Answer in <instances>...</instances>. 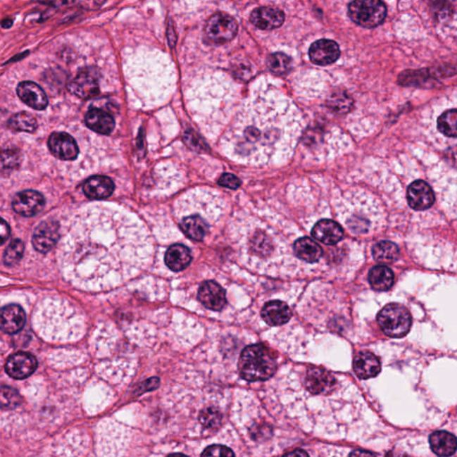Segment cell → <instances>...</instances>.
Returning a JSON list of instances; mask_svg holds the SVG:
<instances>
[{
	"instance_id": "10",
	"label": "cell",
	"mask_w": 457,
	"mask_h": 457,
	"mask_svg": "<svg viewBox=\"0 0 457 457\" xmlns=\"http://www.w3.org/2000/svg\"><path fill=\"white\" fill-rule=\"evenodd\" d=\"M410 208L416 211H425L434 204L435 195L428 183L415 181L410 184L406 193Z\"/></svg>"
},
{
	"instance_id": "11",
	"label": "cell",
	"mask_w": 457,
	"mask_h": 457,
	"mask_svg": "<svg viewBox=\"0 0 457 457\" xmlns=\"http://www.w3.org/2000/svg\"><path fill=\"white\" fill-rule=\"evenodd\" d=\"M6 372L12 378H28L37 368V360L29 353L19 352L10 356L6 363Z\"/></svg>"
},
{
	"instance_id": "43",
	"label": "cell",
	"mask_w": 457,
	"mask_h": 457,
	"mask_svg": "<svg viewBox=\"0 0 457 457\" xmlns=\"http://www.w3.org/2000/svg\"><path fill=\"white\" fill-rule=\"evenodd\" d=\"M287 456H308V453L303 452V451H296V452H292L288 453Z\"/></svg>"
},
{
	"instance_id": "8",
	"label": "cell",
	"mask_w": 457,
	"mask_h": 457,
	"mask_svg": "<svg viewBox=\"0 0 457 457\" xmlns=\"http://www.w3.org/2000/svg\"><path fill=\"white\" fill-rule=\"evenodd\" d=\"M45 199L41 193L35 190L19 192L13 199V209L16 213L25 218L38 215L44 208Z\"/></svg>"
},
{
	"instance_id": "18",
	"label": "cell",
	"mask_w": 457,
	"mask_h": 457,
	"mask_svg": "<svg viewBox=\"0 0 457 457\" xmlns=\"http://www.w3.org/2000/svg\"><path fill=\"white\" fill-rule=\"evenodd\" d=\"M19 98L26 105L36 110H43L49 104L46 93L38 84L32 82H23L18 87Z\"/></svg>"
},
{
	"instance_id": "37",
	"label": "cell",
	"mask_w": 457,
	"mask_h": 457,
	"mask_svg": "<svg viewBox=\"0 0 457 457\" xmlns=\"http://www.w3.org/2000/svg\"><path fill=\"white\" fill-rule=\"evenodd\" d=\"M453 3V0H432V8L440 18H445L452 14Z\"/></svg>"
},
{
	"instance_id": "5",
	"label": "cell",
	"mask_w": 457,
	"mask_h": 457,
	"mask_svg": "<svg viewBox=\"0 0 457 457\" xmlns=\"http://www.w3.org/2000/svg\"><path fill=\"white\" fill-rule=\"evenodd\" d=\"M206 32L213 42H231L238 33V23L231 15L219 13L206 23Z\"/></svg>"
},
{
	"instance_id": "2",
	"label": "cell",
	"mask_w": 457,
	"mask_h": 457,
	"mask_svg": "<svg viewBox=\"0 0 457 457\" xmlns=\"http://www.w3.org/2000/svg\"><path fill=\"white\" fill-rule=\"evenodd\" d=\"M239 372L248 382L271 378L277 370V361L271 350L262 344L246 346L239 360Z\"/></svg>"
},
{
	"instance_id": "19",
	"label": "cell",
	"mask_w": 457,
	"mask_h": 457,
	"mask_svg": "<svg viewBox=\"0 0 457 457\" xmlns=\"http://www.w3.org/2000/svg\"><path fill=\"white\" fill-rule=\"evenodd\" d=\"M382 369L378 358L371 352H360L353 359V370L360 379L375 378Z\"/></svg>"
},
{
	"instance_id": "26",
	"label": "cell",
	"mask_w": 457,
	"mask_h": 457,
	"mask_svg": "<svg viewBox=\"0 0 457 457\" xmlns=\"http://www.w3.org/2000/svg\"><path fill=\"white\" fill-rule=\"evenodd\" d=\"M294 251L298 258L308 263L319 261L323 256L321 246L308 237H303V238L296 240L294 244Z\"/></svg>"
},
{
	"instance_id": "32",
	"label": "cell",
	"mask_w": 457,
	"mask_h": 457,
	"mask_svg": "<svg viewBox=\"0 0 457 457\" xmlns=\"http://www.w3.org/2000/svg\"><path fill=\"white\" fill-rule=\"evenodd\" d=\"M292 60L283 53H275L269 56L268 66L272 73L277 75H285L292 68Z\"/></svg>"
},
{
	"instance_id": "41",
	"label": "cell",
	"mask_w": 457,
	"mask_h": 457,
	"mask_svg": "<svg viewBox=\"0 0 457 457\" xmlns=\"http://www.w3.org/2000/svg\"><path fill=\"white\" fill-rule=\"evenodd\" d=\"M39 1L46 3V4L58 6L66 4V3L68 2V0H39Z\"/></svg>"
},
{
	"instance_id": "30",
	"label": "cell",
	"mask_w": 457,
	"mask_h": 457,
	"mask_svg": "<svg viewBox=\"0 0 457 457\" xmlns=\"http://www.w3.org/2000/svg\"><path fill=\"white\" fill-rule=\"evenodd\" d=\"M8 126L16 132H33L36 131L38 123L31 113L21 112L15 113L10 118Z\"/></svg>"
},
{
	"instance_id": "31",
	"label": "cell",
	"mask_w": 457,
	"mask_h": 457,
	"mask_svg": "<svg viewBox=\"0 0 457 457\" xmlns=\"http://www.w3.org/2000/svg\"><path fill=\"white\" fill-rule=\"evenodd\" d=\"M22 162V156L18 150L5 149L0 150V171L9 173L18 168Z\"/></svg>"
},
{
	"instance_id": "12",
	"label": "cell",
	"mask_w": 457,
	"mask_h": 457,
	"mask_svg": "<svg viewBox=\"0 0 457 457\" xmlns=\"http://www.w3.org/2000/svg\"><path fill=\"white\" fill-rule=\"evenodd\" d=\"M340 56L339 46L331 39H320L310 46L309 56L313 63L328 65L337 61Z\"/></svg>"
},
{
	"instance_id": "15",
	"label": "cell",
	"mask_w": 457,
	"mask_h": 457,
	"mask_svg": "<svg viewBox=\"0 0 457 457\" xmlns=\"http://www.w3.org/2000/svg\"><path fill=\"white\" fill-rule=\"evenodd\" d=\"M70 92L81 99H91L99 93V82L89 72L79 73L75 78L68 82Z\"/></svg>"
},
{
	"instance_id": "4",
	"label": "cell",
	"mask_w": 457,
	"mask_h": 457,
	"mask_svg": "<svg viewBox=\"0 0 457 457\" xmlns=\"http://www.w3.org/2000/svg\"><path fill=\"white\" fill-rule=\"evenodd\" d=\"M349 14L353 22L371 29L384 22L387 8L382 0H353L350 3Z\"/></svg>"
},
{
	"instance_id": "38",
	"label": "cell",
	"mask_w": 457,
	"mask_h": 457,
	"mask_svg": "<svg viewBox=\"0 0 457 457\" xmlns=\"http://www.w3.org/2000/svg\"><path fill=\"white\" fill-rule=\"evenodd\" d=\"M235 453L232 449L225 446L213 445L205 449L201 456H234Z\"/></svg>"
},
{
	"instance_id": "27",
	"label": "cell",
	"mask_w": 457,
	"mask_h": 457,
	"mask_svg": "<svg viewBox=\"0 0 457 457\" xmlns=\"http://www.w3.org/2000/svg\"><path fill=\"white\" fill-rule=\"evenodd\" d=\"M369 282L377 292H387L394 283V275L386 265H377L370 271Z\"/></svg>"
},
{
	"instance_id": "17",
	"label": "cell",
	"mask_w": 457,
	"mask_h": 457,
	"mask_svg": "<svg viewBox=\"0 0 457 457\" xmlns=\"http://www.w3.org/2000/svg\"><path fill=\"white\" fill-rule=\"evenodd\" d=\"M343 235L342 227L329 219L321 220L312 230L313 238L325 245H336L342 239Z\"/></svg>"
},
{
	"instance_id": "42",
	"label": "cell",
	"mask_w": 457,
	"mask_h": 457,
	"mask_svg": "<svg viewBox=\"0 0 457 457\" xmlns=\"http://www.w3.org/2000/svg\"><path fill=\"white\" fill-rule=\"evenodd\" d=\"M2 27L10 28L13 25L12 20H4L1 23Z\"/></svg>"
},
{
	"instance_id": "28",
	"label": "cell",
	"mask_w": 457,
	"mask_h": 457,
	"mask_svg": "<svg viewBox=\"0 0 457 457\" xmlns=\"http://www.w3.org/2000/svg\"><path fill=\"white\" fill-rule=\"evenodd\" d=\"M373 256L378 263H392L399 258V246L389 240H383L373 246Z\"/></svg>"
},
{
	"instance_id": "9",
	"label": "cell",
	"mask_w": 457,
	"mask_h": 457,
	"mask_svg": "<svg viewBox=\"0 0 457 457\" xmlns=\"http://www.w3.org/2000/svg\"><path fill=\"white\" fill-rule=\"evenodd\" d=\"M49 148L52 154L63 161L77 158L79 148L75 139L66 132H54L49 137Z\"/></svg>"
},
{
	"instance_id": "23",
	"label": "cell",
	"mask_w": 457,
	"mask_h": 457,
	"mask_svg": "<svg viewBox=\"0 0 457 457\" xmlns=\"http://www.w3.org/2000/svg\"><path fill=\"white\" fill-rule=\"evenodd\" d=\"M85 123L89 129L101 134H109L115 128V120L108 112L92 108L85 115Z\"/></svg>"
},
{
	"instance_id": "33",
	"label": "cell",
	"mask_w": 457,
	"mask_h": 457,
	"mask_svg": "<svg viewBox=\"0 0 457 457\" xmlns=\"http://www.w3.org/2000/svg\"><path fill=\"white\" fill-rule=\"evenodd\" d=\"M457 111L456 109L449 110L439 116L438 129L444 135L456 138V137Z\"/></svg>"
},
{
	"instance_id": "39",
	"label": "cell",
	"mask_w": 457,
	"mask_h": 457,
	"mask_svg": "<svg viewBox=\"0 0 457 457\" xmlns=\"http://www.w3.org/2000/svg\"><path fill=\"white\" fill-rule=\"evenodd\" d=\"M219 184L226 188L236 189L240 186V181L238 177L231 175V173H225L219 180Z\"/></svg>"
},
{
	"instance_id": "22",
	"label": "cell",
	"mask_w": 457,
	"mask_h": 457,
	"mask_svg": "<svg viewBox=\"0 0 457 457\" xmlns=\"http://www.w3.org/2000/svg\"><path fill=\"white\" fill-rule=\"evenodd\" d=\"M115 184L106 176H93L83 186L85 195L92 199H103L111 196Z\"/></svg>"
},
{
	"instance_id": "29",
	"label": "cell",
	"mask_w": 457,
	"mask_h": 457,
	"mask_svg": "<svg viewBox=\"0 0 457 457\" xmlns=\"http://www.w3.org/2000/svg\"><path fill=\"white\" fill-rule=\"evenodd\" d=\"M327 106L332 111L339 113V115H343L352 109L353 99L346 92H336L329 96L327 100Z\"/></svg>"
},
{
	"instance_id": "14",
	"label": "cell",
	"mask_w": 457,
	"mask_h": 457,
	"mask_svg": "<svg viewBox=\"0 0 457 457\" xmlns=\"http://www.w3.org/2000/svg\"><path fill=\"white\" fill-rule=\"evenodd\" d=\"M26 323V315L21 306L8 305L0 309V330L8 334H15L23 328Z\"/></svg>"
},
{
	"instance_id": "35",
	"label": "cell",
	"mask_w": 457,
	"mask_h": 457,
	"mask_svg": "<svg viewBox=\"0 0 457 457\" xmlns=\"http://www.w3.org/2000/svg\"><path fill=\"white\" fill-rule=\"evenodd\" d=\"M222 413L216 408H206L199 415V421L206 429H216L221 425Z\"/></svg>"
},
{
	"instance_id": "34",
	"label": "cell",
	"mask_w": 457,
	"mask_h": 457,
	"mask_svg": "<svg viewBox=\"0 0 457 457\" xmlns=\"http://www.w3.org/2000/svg\"><path fill=\"white\" fill-rule=\"evenodd\" d=\"M23 252H25V244L21 240L18 239L12 240L4 253L3 259H4L5 265L9 266L16 265L22 259Z\"/></svg>"
},
{
	"instance_id": "16",
	"label": "cell",
	"mask_w": 457,
	"mask_h": 457,
	"mask_svg": "<svg viewBox=\"0 0 457 457\" xmlns=\"http://www.w3.org/2000/svg\"><path fill=\"white\" fill-rule=\"evenodd\" d=\"M284 20L285 15L282 10L275 8H256L250 15V21L253 25L262 30L279 28Z\"/></svg>"
},
{
	"instance_id": "6",
	"label": "cell",
	"mask_w": 457,
	"mask_h": 457,
	"mask_svg": "<svg viewBox=\"0 0 457 457\" xmlns=\"http://www.w3.org/2000/svg\"><path fill=\"white\" fill-rule=\"evenodd\" d=\"M336 379L331 373L319 367H312L306 372L305 386L315 395H327L336 388Z\"/></svg>"
},
{
	"instance_id": "1",
	"label": "cell",
	"mask_w": 457,
	"mask_h": 457,
	"mask_svg": "<svg viewBox=\"0 0 457 457\" xmlns=\"http://www.w3.org/2000/svg\"><path fill=\"white\" fill-rule=\"evenodd\" d=\"M282 118L263 103L243 106L223 137V153L248 165L269 163L284 139Z\"/></svg>"
},
{
	"instance_id": "24",
	"label": "cell",
	"mask_w": 457,
	"mask_h": 457,
	"mask_svg": "<svg viewBox=\"0 0 457 457\" xmlns=\"http://www.w3.org/2000/svg\"><path fill=\"white\" fill-rule=\"evenodd\" d=\"M165 263L173 272H181L192 263V255L187 246L175 244L170 246L165 253Z\"/></svg>"
},
{
	"instance_id": "13",
	"label": "cell",
	"mask_w": 457,
	"mask_h": 457,
	"mask_svg": "<svg viewBox=\"0 0 457 457\" xmlns=\"http://www.w3.org/2000/svg\"><path fill=\"white\" fill-rule=\"evenodd\" d=\"M198 298L205 308L213 311H220L226 305L225 290L218 283L213 281L202 283L199 289Z\"/></svg>"
},
{
	"instance_id": "7",
	"label": "cell",
	"mask_w": 457,
	"mask_h": 457,
	"mask_svg": "<svg viewBox=\"0 0 457 457\" xmlns=\"http://www.w3.org/2000/svg\"><path fill=\"white\" fill-rule=\"evenodd\" d=\"M59 239V225L54 220L39 223L32 235V245L37 251L46 253L53 249Z\"/></svg>"
},
{
	"instance_id": "20",
	"label": "cell",
	"mask_w": 457,
	"mask_h": 457,
	"mask_svg": "<svg viewBox=\"0 0 457 457\" xmlns=\"http://www.w3.org/2000/svg\"><path fill=\"white\" fill-rule=\"evenodd\" d=\"M261 315L263 321L268 325L280 326L289 321L292 313L286 303L275 300L265 303L262 309Z\"/></svg>"
},
{
	"instance_id": "3",
	"label": "cell",
	"mask_w": 457,
	"mask_h": 457,
	"mask_svg": "<svg viewBox=\"0 0 457 457\" xmlns=\"http://www.w3.org/2000/svg\"><path fill=\"white\" fill-rule=\"evenodd\" d=\"M378 323L386 335L392 338H402L410 331L412 316L405 306L399 303H389L380 312Z\"/></svg>"
},
{
	"instance_id": "40",
	"label": "cell",
	"mask_w": 457,
	"mask_h": 457,
	"mask_svg": "<svg viewBox=\"0 0 457 457\" xmlns=\"http://www.w3.org/2000/svg\"><path fill=\"white\" fill-rule=\"evenodd\" d=\"M10 236V227L8 223L0 218V246L4 244Z\"/></svg>"
},
{
	"instance_id": "21",
	"label": "cell",
	"mask_w": 457,
	"mask_h": 457,
	"mask_svg": "<svg viewBox=\"0 0 457 457\" xmlns=\"http://www.w3.org/2000/svg\"><path fill=\"white\" fill-rule=\"evenodd\" d=\"M212 223L200 216L194 215H183L181 227L183 232L189 238L194 240L204 239L211 228Z\"/></svg>"
},
{
	"instance_id": "25",
	"label": "cell",
	"mask_w": 457,
	"mask_h": 457,
	"mask_svg": "<svg viewBox=\"0 0 457 457\" xmlns=\"http://www.w3.org/2000/svg\"><path fill=\"white\" fill-rule=\"evenodd\" d=\"M430 448L440 456H449L456 450V437L446 432H436L430 438Z\"/></svg>"
},
{
	"instance_id": "36",
	"label": "cell",
	"mask_w": 457,
	"mask_h": 457,
	"mask_svg": "<svg viewBox=\"0 0 457 457\" xmlns=\"http://www.w3.org/2000/svg\"><path fill=\"white\" fill-rule=\"evenodd\" d=\"M22 403V396L18 390L10 387L0 388V406L6 408H15Z\"/></svg>"
}]
</instances>
